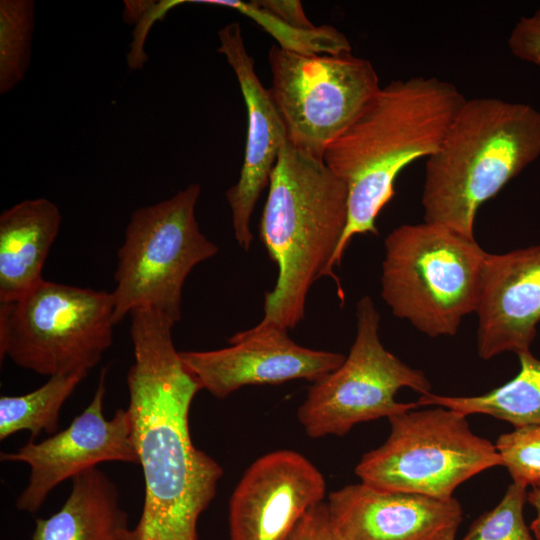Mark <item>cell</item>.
I'll return each instance as SVG.
<instances>
[{
    "label": "cell",
    "instance_id": "cell-18",
    "mask_svg": "<svg viewBox=\"0 0 540 540\" xmlns=\"http://www.w3.org/2000/svg\"><path fill=\"white\" fill-rule=\"evenodd\" d=\"M127 513L114 482L97 467L72 478L62 507L37 518L30 540H129Z\"/></svg>",
    "mask_w": 540,
    "mask_h": 540
},
{
    "label": "cell",
    "instance_id": "cell-14",
    "mask_svg": "<svg viewBox=\"0 0 540 540\" xmlns=\"http://www.w3.org/2000/svg\"><path fill=\"white\" fill-rule=\"evenodd\" d=\"M218 52L223 54L239 82L247 109L248 127L240 176L226 191L232 213L234 237L248 251L253 234L251 216L262 190L269 184L278 154L287 140L284 122L269 90L257 77L254 60L248 54L240 24L232 22L218 31Z\"/></svg>",
    "mask_w": 540,
    "mask_h": 540
},
{
    "label": "cell",
    "instance_id": "cell-6",
    "mask_svg": "<svg viewBox=\"0 0 540 540\" xmlns=\"http://www.w3.org/2000/svg\"><path fill=\"white\" fill-rule=\"evenodd\" d=\"M112 292L41 280L0 303V358L40 375L89 371L112 344Z\"/></svg>",
    "mask_w": 540,
    "mask_h": 540
},
{
    "label": "cell",
    "instance_id": "cell-1",
    "mask_svg": "<svg viewBox=\"0 0 540 540\" xmlns=\"http://www.w3.org/2000/svg\"><path fill=\"white\" fill-rule=\"evenodd\" d=\"M129 315L134 363L127 373V410L145 483L129 540H199L198 520L223 475L190 435V407L202 387L174 346L169 317L152 308Z\"/></svg>",
    "mask_w": 540,
    "mask_h": 540
},
{
    "label": "cell",
    "instance_id": "cell-20",
    "mask_svg": "<svg viewBox=\"0 0 540 540\" xmlns=\"http://www.w3.org/2000/svg\"><path fill=\"white\" fill-rule=\"evenodd\" d=\"M88 373L57 374L24 395L0 397V440L30 431V439L41 432L57 433L61 408Z\"/></svg>",
    "mask_w": 540,
    "mask_h": 540
},
{
    "label": "cell",
    "instance_id": "cell-23",
    "mask_svg": "<svg viewBox=\"0 0 540 540\" xmlns=\"http://www.w3.org/2000/svg\"><path fill=\"white\" fill-rule=\"evenodd\" d=\"M526 488L512 482L498 505L479 516L461 540H537L523 518Z\"/></svg>",
    "mask_w": 540,
    "mask_h": 540
},
{
    "label": "cell",
    "instance_id": "cell-28",
    "mask_svg": "<svg viewBox=\"0 0 540 540\" xmlns=\"http://www.w3.org/2000/svg\"><path fill=\"white\" fill-rule=\"evenodd\" d=\"M254 3L291 27L302 30L315 28L298 0H255Z\"/></svg>",
    "mask_w": 540,
    "mask_h": 540
},
{
    "label": "cell",
    "instance_id": "cell-8",
    "mask_svg": "<svg viewBox=\"0 0 540 540\" xmlns=\"http://www.w3.org/2000/svg\"><path fill=\"white\" fill-rule=\"evenodd\" d=\"M466 417L442 406L390 416L386 441L362 456L355 474L378 489L454 497L463 482L502 466L495 445L474 434Z\"/></svg>",
    "mask_w": 540,
    "mask_h": 540
},
{
    "label": "cell",
    "instance_id": "cell-24",
    "mask_svg": "<svg viewBox=\"0 0 540 540\" xmlns=\"http://www.w3.org/2000/svg\"><path fill=\"white\" fill-rule=\"evenodd\" d=\"M495 447L513 482L540 488V425L516 427L501 434Z\"/></svg>",
    "mask_w": 540,
    "mask_h": 540
},
{
    "label": "cell",
    "instance_id": "cell-17",
    "mask_svg": "<svg viewBox=\"0 0 540 540\" xmlns=\"http://www.w3.org/2000/svg\"><path fill=\"white\" fill-rule=\"evenodd\" d=\"M62 215L52 201H21L0 215V303L17 300L38 284Z\"/></svg>",
    "mask_w": 540,
    "mask_h": 540
},
{
    "label": "cell",
    "instance_id": "cell-26",
    "mask_svg": "<svg viewBox=\"0 0 540 540\" xmlns=\"http://www.w3.org/2000/svg\"><path fill=\"white\" fill-rule=\"evenodd\" d=\"M507 45L513 56L540 69V9L516 22Z\"/></svg>",
    "mask_w": 540,
    "mask_h": 540
},
{
    "label": "cell",
    "instance_id": "cell-30",
    "mask_svg": "<svg viewBox=\"0 0 540 540\" xmlns=\"http://www.w3.org/2000/svg\"><path fill=\"white\" fill-rule=\"evenodd\" d=\"M527 502L535 509L536 517L530 524V531L533 536L540 540V488H532L527 492Z\"/></svg>",
    "mask_w": 540,
    "mask_h": 540
},
{
    "label": "cell",
    "instance_id": "cell-15",
    "mask_svg": "<svg viewBox=\"0 0 540 540\" xmlns=\"http://www.w3.org/2000/svg\"><path fill=\"white\" fill-rule=\"evenodd\" d=\"M327 504L347 540H455L464 516L455 497L383 490L362 482L331 492Z\"/></svg>",
    "mask_w": 540,
    "mask_h": 540
},
{
    "label": "cell",
    "instance_id": "cell-22",
    "mask_svg": "<svg viewBox=\"0 0 540 540\" xmlns=\"http://www.w3.org/2000/svg\"><path fill=\"white\" fill-rule=\"evenodd\" d=\"M190 3H202L233 8L256 21L279 43V47L299 53L336 54L351 51V45L344 34L331 26L315 27L302 30L291 27L269 12L257 6L254 1L239 0H190Z\"/></svg>",
    "mask_w": 540,
    "mask_h": 540
},
{
    "label": "cell",
    "instance_id": "cell-25",
    "mask_svg": "<svg viewBox=\"0 0 540 540\" xmlns=\"http://www.w3.org/2000/svg\"><path fill=\"white\" fill-rule=\"evenodd\" d=\"M183 3H187L186 0L151 1L142 17L135 23L133 40L127 54V63L130 70L142 69L148 60L144 45L150 29L157 21L163 20L170 10Z\"/></svg>",
    "mask_w": 540,
    "mask_h": 540
},
{
    "label": "cell",
    "instance_id": "cell-29",
    "mask_svg": "<svg viewBox=\"0 0 540 540\" xmlns=\"http://www.w3.org/2000/svg\"><path fill=\"white\" fill-rule=\"evenodd\" d=\"M123 19L127 23H136L149 7L151 1H125Z\"/></svg>",
    "mask_w": 540,
    "mask_h": 540
},
{
    "label": "cell",
    "instance_id": "cell-5",
    "mask_svg": "<svg viewBox=\"0 0 540 540\" xmlns=\"http://www.w3.org/2000/svg\"><path fill=\"white\" fill-rule=\"evenodd\" d=\"M381 297L392 314L429 337L454 336L475 313L487 256L475 238L423 222L384 240Z\"/></svg>",
    "mask_w": 540,
    "mask_h": 540
},
{
    "label": "cell",
    "instance_id": "cell-10",
    "mask_svg": "<svg viewBox=\"0 0 540 540\" xmlns=\"http://www.w3.org/2000/svg\"><path fill=\"white\" fill-rule=\"evenodd\" d=\"M269 89L287 140L323 160L326 147L381 88L373 65L351 51L299 53L277 45L269 51Z\"/></svg>",
    "mask_w": 540,
    "mask_h": 540
},
{
    "label": "cell",
    "instance_id": "cell-21",
    "mask_svg": "<svg viewBox=\"0 0 540 540\" xmlns=\"http://www.w3.org/2000/svg\"><path fill=\"white\" fill-rule=\"evenodd\" d=\"M35 21L32 0L0 1V94L11 92L26 76Z\"/></svg>",
    "mask_w": 540,
    "mask_h": 540
},
{
    "label": "cell",
    "instance_id": "cell-4",
    "mask_svg": "<svg viewBox=\"0 0 540 540\" xmlns=\"http://www.w3.org/2000/svg\"><path fill=\"white\" fill-rule=\"evenodd\" d=\"M539 157V110L494 97L466 99L427 158L424 222L474 238L479 208Z\"/></svg>",
    "mask_w": 540,
    "mask_h": 540
},
{
    "label": "cell",
    "instance_id": "cell-16",
    "mask_svg": "<svg viewBox=\"0 0 540 540\" xmlns=\"http://www.w3.org/2000/svg\"><path fill=\"white\" fill-rule=\"evenodd\" d=\"M475 313L481 359L530 351L540 321V244L487 253Z\"/></svg>",
    "mask_w": 540,
    "mask_h": 540
},
{
    "label": "cell",
    "instance_id": "cell-2",
    "mask_svg": "<svg viewBox=\"0 0 540 540\" xmlns=\"http://www.w3.org/2000/svg\"><path fill=\"white\" fill-rule=\"evenodd\" d=\"M465 100L454 84L436 77L392 81L326 147L324 163L348 188V222L333 269L355 235L378 234L376 219L395 195L397 176L436 152Z\"/></svg>",
    "mask_w": 540,
    "mask_h": 540
},
{
    "label": "cell",
    "instance_id": "cell-11",
    "mask_svg": "<svg viewBox=\"0 0 540 540\" xmlns=\"http://www.w3.org/2000/svg\"><path fill=\"white\" fill-rule=\"evenodd\" d=\"M107 368L101 369L92 400L70 425L51 437L30 439L16 452H2L0 460L30 467L28 483L16 500L20 511L35 513L60 483L109 461L139 465L127 409L119 408L107 420L103 413Z\"/></svg>",
    "mask_w": 540,
    "mask_h": 540
},
{
    "label": "cell",
    "instance_id": "cell-3",
    "mask_svg": "<svg viewBox=\"0 0 540 540\" xmlns=\"http://www.w3.org/2000/svg\"><path fill=\"white\" fill-rule=\"evenodd\" d=\"M259 236L275 262V286L264 296L261 321L286 329L304 318L308 293L320 277L336 282L332 260L348 222V188L322 159L283 144L269 179Z\"/></svg>",
    "mask_w": 540,
    "mask_h": 540
},
{
    "label": "cell",
    "instance_id": "cell-13",
    "mask_svg": "<svg viewBox=\"0 0 540 540\" xmlns=\"http://www.w3.org/2000/svg\"><path fill=\"white\" fill-rule=\"evenodd\" d=\"M325 494L324 476L302 454L280 449L260 456L231 495L230 540H287Z\"/></svg>",
    "mask_w": 540,
    "mask_h": 540
},
{
    "label": "cell",
    "instance_id": "cell-9",
    "mask_svg": "<svg viewBox=\"0 0 540 540\" xmlns=\"http://www.w3.org/2000/svg\"><path fill=\"white\" fill-rule=\"evenodd\" d=\"M380 314L366 295L356 304V336L344 362L312 383L297 411L307 436H343L356 424L419 408L416 402L395 400L399 389L408 387L421 395L431 392V383L388 351L379 337Z\"/></svg>",
    "mask_w": 540,
    "mask_h": 540
},
{
    "label": "cell",
    "instance_id": "cell-12",
    "mask_svg": "<svg viewBox=\"0 0 540 540\" xmlns=\"http://www.w3.org/2000/svg\"><path fill=\"white\" fill-rule=\"evenodd\" d=\"M230 346L208 351H179L202 389L224 399L247 385L281 384L304 379L315 383L337 369L346 356L303 347L288 329L260 321L234 334Z\"/></svg>",
    "mask_w": 540,
    "mask_h": 540
},
{
    "label": "cell",
    "instance_id": "cell-7",
    "mask_svg": "<svg viewBox=\"0 0 540 540\" xmlns=\"http://www.w3.org/2000/svg\"><path fill=\"white\" fill-rule=\"evenodd\" d=\"M201 187L191 183L175 195L135 210L117 252L114 322L136 308L158 310L177 323L186 278L218 247L201 231L195 208Z\"/></svg>",
    "mask_w": 540,
    "mask_h": 540
},
{
    "label": "cell",
    "instance_id": "cell-27",
    "mask_svg": "<svg viewBox=\"0 0 540 540\" xmlns=\"http://www.w3.org/2000/svg\"><path fill=\"white\" fill-rule=\"evenodd\" d=\"M287 540H347L334 525L327 502L310 508L297 523Z\"/></svg>",
    "mask_w": 540,
    "mask_h": 540
},
{
    "label": "cell",
    "instance_id": "cell-19",
    "mask_svg": "<svg viewBox=\"0 0 540 540\" xmlns=\"http://www.w3.org/2000/svg\"><path fill=\"white\" fill-rule=\"evenodd\" d=\"M518 374L500 387L470 397L420 395L419 407L442 406L464 415L485 414L516 427L540 425V359L531 351L518 354Z\"/></svg>",
    "mask_w": 540,
    "mask_h": 540
}]
</instances>
